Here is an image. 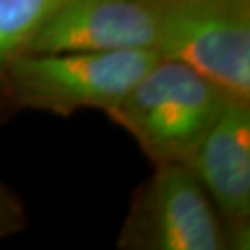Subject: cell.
Returning a JSON list of instances; mask_svg holds the SVG:
<instances>
[{"label": "cell", "instance_id": "obj_2", "mask_svg": "<svg viewBox=\"0 0 250 250\" xmlns=\"http://www.w3.org/2000/svg\"><path fill=\"white\" fill-rule=\"evenodd\" d=\"M156 51L24 52L0 82L18 106L68 117L82 109L106 114L158 62Z\"/></svg>", "mask_w": 250, "mask_h": 250}, {"label": "cell", "instance_id": "obj_5", "mask_svg": "<svg viewBox=\"0 0 250 250\" xmlns=\"http://www.w3.org/2000/svg\"><path fill=\"white\" fill-rule=\"evenodd\" d=\"M188 164L223 218L229 249H249L250 99H228Z\"/></svg>", "mask_w": 250, "mask_h": 250}, {"label": "cell", "instance_id": "obj_9", "mask_svg": "<svg viewBox=\"0 0 250 250\" xmlns=\"http://www.w3.org/2000/svg\"><path fill=\"white\" fill-rule=\"evenodd\" d=\"M231 3H236V5H241V7H249L250 8V0H228Z\"/></svg>", "mask_w": 250, "mask_h": 250}, {"label": "cell", "instance_id": "obj_6", "mask_svg": "<svg viewBox=\"0 0 250 250\" xmlns=\"http://www.w3.org/2000/svg\"><path fill=\"white\" fill-rule=\"evenodd\" d=\"M161 0H63L28 52L156 51Z\"/></svg>", "mask_w": 250, "mask_h": 250}, {"label": "cell", "instance_id": "obj_1", "mask_svg": "<svg viewBox=\"0 0 250 250\" xmlns=\"http://www.w3.org/2000/svg\"><path fill=\"white\" fill-rule=\"evenodd\" d=\"M228 99L187 65L159 57L106 116L132 135L153 164L188 163Z\"/></svg>", "mask_w": 250, "mask_h": 250}, {"label": "cell", "instance_id": "obj_4", "mask_svg": "<svg viewBox=\"0 0 250 250\" xmlns=\"http://www.w3.org/2000/svg\"><path fill=\"white\" fill-rule=\"evenodd\" d=\"M159 57L187 65L231 98L250 99V8L228 0H161Z\"/></svg>", "mask_w": 250, "mask_h": 250}, {"label": "cell", "instance_id": "obj_8", "mask_svg": "<svg viewBox=\"0 0 250 250\" xmlns=\"http://www.w3.org/2000/svg\"><path fill=\"white\" fill-rule=\"evenodd\" d=\"M26 209L13 190L0 181V239L21 232L26 228Z\"/></svg>", "mask_w": 250, "mask_h": 250}, {"label": "cell", "instance_id": "obj_3", "mask_svg": "<svg viewBox=\"0 0 250 250\" xmlns=\"http://www.w3.org/2000/svg\"><path fill=\"white\" fill-rule=\"evenodd\" d=\"M122 250H224L228 232L188 163L154 164L117 237Z\"/></svg>", "mask_w": 250, "mask_h": 250}, {"label": "cell", "instance_id": "obj_7", "mask_svg": "<svg viewBox=\"0 0 250 250\" xmlns=\"http://www.w3.org/2000/svg\"><path fill=\"white\" fill-rule=\"evenodd\" d=\"M63 0H0V80L15 59L28 52Z\"/></svg>", "mask_w": 250, "mask_h": 250}]
</instances>
